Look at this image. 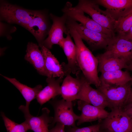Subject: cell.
Instances as JSON below:
<instances>
[{
    "instance_id": "cell-31",
    "label": "cell",
    "mask_w": 132,
    "mask_h": 132,
    "mask_svg": "<svg viewBox=\"0 0 132 132\" xmlns=\"http://www.w3.org/2000/svg\"><path fill=\"white\" fill-rule=\"evenodd\" d=\"M129 102H132V90L129 95L127 103Z\"/></svg>"
},
{
    "instance_id": "cell-24",
    "label": "cell",
    "mask_w": 132,
    "mask_h": 132,
    "mask_svg": "<svg viewBox=\"0 0 132 132\" xmlns=\"http://www.w3.org/2000/svg\"><path fill=\"white\" fill-rule=\"evenodd\" d=\"M132 26V12L115 21L114 25L115 33L117 35L123 36Z\"/></svg>"
},
{
    "instance_id": "cell-17",
    "label": "cell",
    "mask_w": 132,
    "mask_h": 132,
    "mask_svg": "<svg viewBox=\"0 0 132 132\" xmlns=\"http://www.w3.org/2000/svg\"><path fill=\"white\" fill-rule=\"evenodd\" d=\"M98 61V72L101 73L126 68L128 62L106 51L96 56Z\"/></svg>"
},
{
    "instance_id": "cell-6",
    "label": "cell",
    "mask_w": 132,
    "mask_h": 132,
    "mask_svg": "<svg viewBox=\"0 0 132 132\" xmlns=\"http://www.w3.org/2000/svg\"><path fill=\"white\" fill-rule=\"evenodd\" d=\"M129 82L124 85L117 86L101 85L97 89L105 96L111 109L122 108L127 103L132 90Z\"/></svg>"
},
{
    "instance_id": "cell-20",
    "label": "cell",
    "mask_w": 132,
    "mask_h": 132,
    "mask_svg": "<svg viewBox=\"0 0 132 132\" xmlns=\"http://www.w3.org/2000/svg\"><path fill=\"white\" fill-rule=\"evenodd\" d=\"M81 87V81L78 77L75 78L70 74L67 75L61 86V95L63 99L72 102L77 99Z\"/></svg>"
},
{
    "instance_id": "cell-30",
    "label": "cell",
    "mask_w": 132,
    "mask_h": 132,
    "mask_svg": "<svg viewBox=\"0 0 132 132\" xmlns=\"http://www.w3.org/2000/svg\"><path fill=\"white\" fill-rule=\"evenodd\" d=\"M126 68L132 71V59L127 63Z\"/></svg>"
},
{
    "instance_id": "cell-16",
    "label": "cell",
    "mask_w": 132,
    "mask_h": 132,
    "mask_svg": "<svg viewBox=\"0 0 132 132\" xmlns=\"http://www.w3.org/2000/svg\"><path fill=\"white\" fill-rule=\"evenodd\" d=\"M39 47L36 44L28 42L24 59L33 65L39 74L51 77L46 69L44 57Z\"/></svg>"
},
{
    "instance_id": "cell-14",
    "label": "cell",
    "mask_w": 132,
    "mask_h": 132,
    "mask_svg": "<svg viewBox=\"0 0 132 132\" xmlns=\"http://www.w3.org/2000/svg\"><path fill=\"white\" fill-rule=\"evenodd\" d=\"M77 105L78 109L81 112L77 123L78 125L85 122L104 119L109 113L104 109L94 106L81 100H78Z\"/></svg>"
},
{
    "instance_id": "cell-2",
    "label": "cell",
    "mask_w": 132,
    "mask_h": 132,
    "mask_svg": "<svg viewBox=\"0 0 132 132\" xmlns=\"http://www.w3.org/2000/svg\"><path fill=\"white\" fill-rule=\"evenodd\" d=\"M42 11L25 9L5 0L0 2V21L17 24L25 29L33 18Z\"/></svg>"
},
{
    "instance_id": "cell-8",
    "label": "cell",
    "mask_w": 132,
    "mask_h": 132,
    "mask_svg": "<svg viewBox=\"0 0 132 132\" xmlns=\"http://www.w3.org/2000/svg\"><path fill=\"white\" fill-rule=\"evenodd\" d=\"M81 82V87L77 99L86 102L94 106L104 109L110 106L104 95L92 88L81 71L76 74Z\"/></svg>"
},
{
    "instance_id": "cell-27",
    "label": "cell",
    "mask_w": 132,
    "mask_h": 132,
    "mask_svg": "<svg viewBox=\"0 0 132 132\" xmlns=\"http://www.w3.org/2000/svg\"><path fill=\"white\" fill-rule=\"evenodd\" d=\"M65 126L62 123L57 122L55 126L49 130V132H66L65 131Z\"/></svg>"
},
{
    "instance_id": "cell-25",
    "label": "cell",
    "mask_w": 132,
    "mask_h": 132,
    "mask_svg": "<svg viewBox=\"0 0 132 132\" xmlns=\"http://www.w3.org/2000/svg\"><path fill=\"white\" fill-rule=\"evenodd\" d=\"M1 114L7 132H27L30 130L29 126L25 121L21 124H18L8 118L4 112H1Z\"/></svg>"
},
{
    "instance_id": "cell-23",
    "label": "cell",
    "mask_w": 132,
    "mask_h": 132,
    "mask_svg": "<svg viewBox=\"0 0 132 132\" xmlns=\"http://www.w3.org/2000/svg\"><path fill=\"white\" fill-rule=\"evenodd\" d=\"M0 75L12 84L19 91L26 101L25 106L28 107H29L31 101L36 98L38 94L43 88L41 85L32 88L21 83L15 78H10L1 74Z\"/></svg>"
},
{
    "instance_id": "cell-18",
    "label": "cell",
    "mask_w": 132,
    "mask_h": 132,
    "mask_svg": "<svg viewBox=\"0 0 132 132\" xmlns=\"http://www.w3.org/2000/svg\"><path fill=\"white\" fill-rule=\"evenodd\" d=\"M63 81V78L60 77L56 79L53 77H47V85L40 91L36 98L41 105L61 95L60 85Z\"/></svg>"
},
{
    "instance_id": "cell-22",
    "label": "cell",
    "mask_w": 132,
    "mask_h": 132,
    "mask_svg": "<svg viewBox=\"0 0 132 132\" xmlns=\"http://www.w3.org/2000/svg\"><path fill=\"white\" fill-rule=\"evenodd\" d=\"M41 48L45 68L50 77L63 78L65 75L61 64L49 49L44 46Z\"/></svg>"
},
{
    "instance_id": "cell-15",
    "label": "cell",
    "mask_w": 132,
    "mask_h": 132,
    "mask_svg": "<svg viewBox=\"0 0 132 132\" xmlns=\"http://www.w3.org/2000/svg\"><path fill=\"white\" fill-rule=\"evenodd\" d=\"M106 51L128 62L132 59V41L117 35L110 39Z\"/></svg>"
},
{
    "instance_id": "cell-10",
    "label": "cell",
    "mask_w": 132,
    "mask_h": 132,
    "mask_svg": "<svg viewBox=\"0 0 132 132\" xmlns=\"http://www.w3.org/2000/svg\"><path fill=\"white\" fill-rule=\"evenodd\" d=\"M19 109L23 113L25 121L27 123L30 130L34 132H49V127L52 122L54 117L49 115L50 111L46 108L42 110V114L39 116H35L30 113L29 107L21 105Z\"/></svg>"
},
{
    "instance_id": "cell-21",
    "label": "cell",
    "mask_w": 132,
    "mask_h": 132,
    "mask_svg": "<svg viewBox=\"0 0 132 132\" xmlns=\"http://www.w3.org/2000/svg\"><path fill=\"white\" fill-rule=\"evenodd\" d=\"M99 79L101 85L117 86L128 83L132 78L127 71L119 70L101 73Z\"/></svg>"
},
{
    "instance_id": "cell-29",
    "label": "cell",
    "mask_w": 132,
    "mask_h": 132,
    "mask_svg": "<svg viewBox=\"0 0 132 132\" xmlns=\"http://www.w3.org/2000/svg\"><path fill=\"white\" fill-rule=\"evenodd\" d=\"M122 37L127 40L132 41V26L127 33Z\"/></svg>"
},
{
    "instance_id": "cell-3",
    "label": "cell",
    "mask_w": 132,
    "mask_h": 132,
    "mask_svg": "<svg viewBox=\"0 0 132 132\" xmlns=\"http://www.w3.org/2000/svg\"><path fill=\"white\" fill-rule=\"evenodd\" d=\"M66 25L75 29L81 39L87 42L93 51L106 49L112 38L107 35L88 29L67 16Z\"/></svg>"
},
{
    "instance_id": "cell-32",
    "label": "cell",
    "mask_w": 132,
    "mask_h": 132,
    "mask_svg": "<svg viewBox=\"0 0 132 132\" xmlns=\"http://www.w3.org/2000/svg\"><path fill=\"white\" fill-rule=\"evenodd\" d=\"M131 81H132V80Z\"/></svg>"
},
{
    "instance_id": "cell-28",
    "label": "cell",
    "mask_w": 132,
    "mask_h": 132,
    "mask_svg": "<svg viewBox=\"0 0 132 132\" xmlns=\"http://www.w3.org/2000/svg\"><path fill=\"white\" fill-rule=\"evenodd\" d=\"M122 109L127 115L132 119V102L127 103Z\"/></svg>"
},
{
    "instance_id": "cell-19",
    "label": "cell",
    "mask_w": 132,
    "mask_h": 132,
    "mask_svg": "<svg viewBox=\"0 0 132 132\" xmlns=\"http://www.w3.org/2000/svg\"><path fill=\"white\" fill-rule=\"evenodd\" d=\"M62 11L68 17L76 22H79L80 24L88 29L95 31L98 28V23L86 16L81 10L75 7H73L72 4L69 2L66 3Z\"/></svg>"
},
{
    "instance_id": "cell-13",
    "label": "cell",
    "mask_w": 132,
    "mask_h": 132,
    "mask_svg": "<svg viewBox=\"0 0 132 132\" xmlns=\"http://www.w3.org/2000/svg\"><path fill=\"white\" fill-rule=\"evenodd\" d=\"M116 21L132 12V0H96Z\"/></svg>"
},
{
    "instance_id": "cell-26",
    "label": "cell",
    "mask_w": 132,
    "mask_h": 132,
    "mask_svg": "<svg viewBox=\"0 0 132 132\" xmlns=\"http://www.w3.org/2000/svg\"><path fill=\"white\" fill-rule=\"evenodd\" d=\"M66 132H101L100 124L99 123L82 128L68 126Z\"/></svg>"
},
{
    "instance_id": "cell-11",
    "label": "cell",
    "mask_w": 132,
    "mask_h": 132,
    "mask_svg": "<svg viewBox=\"0 0 132 132\" xmlns=\"http://www.w3.org/2000/svg\"><path fill=\"white\" fill-rule=\"evenodd\" d=\"M59 45L63 49L67 60V64L63 62L61 64L65 76L70 74L71 73L76 74L81 71L77 61L76 46L69 32Z\"/></svg>"
},
{
    "instance_id": "cell-1",
    "label": "cell",
    "mask_w": 132,
    "mask_h": 132,
    "mask_svg": "<svg viewBox=\"0 0 132 132\" xmlns=\"http://www.w3.org/2000/svg\"><path fill=\"white\" fill-rule=\"evenodd\" d=\"M67 28L76 46L77 61L81 72L90 85L98 88L101 83L98 76V61L97 57L86 46L76 31L69 27Z\"/></svg>"
},
{
    "instance_id": "cell-7",
    "label": "cell",
    "mask_w": 132,
    "mask_h": 132,
    "mask_svg": "<svg viewBox=\"0 0 132 132\" xmlns=\"http://www.w3.org/2000/svg\"><path fill=\"white\" fill-rule=\"evenodd\" d=\"M103 126L107 132H132V119L122 108H113L104 119Z\"/></svg>"
},
{
    "instance_id": "cell-5",
    "label": "cell",
    "mask_w": 132,
    "mask_h": 132,
    "mask_svg": "<svg viewBox=\"0 0 132 132\" xmlns=\"http://www.w3.org/2000/svg\"><path fill=\"white\" fill-rule=\"evenodd\" d=\"M75 7L89 15L95 21L114 33L115 21L106 10L99 7L95 0H79Z\"/></svg>"
},
{
    "instance_id": "cell-9",
    "label": "cell",
    "mask_w": 132,
    "mask_h": 132,
    "mask_svg": "<svg viewBox=\"0 0 132 132\" xmlns=\"http://www.w3.org/2000/svg\"><path fill=\"white\" fill-rule=\"evenodd\" d=\"M49 16L53 23L43 46L50 50L54 45H59L64 38L63 33L66 35L68 32L66 25L67 16L66 15L63 14L62 16L59 17L51 13Z\"/></svg>"
},
{
    "instance_id": "cell-12",
    "label": "cell",
    "mask_w": 132,
    "mask_h": 132,
    "mask_svg": "<svg viewBox=\"0 0 132 132\" xmlns=\"http://www.w3.org/2000/svg\"><path fill=\"white\" fill-rule=\"evenodd\" d=\"M51 27L47 13L42 10L39 15L33 18L25 29L34 36L39 47H41Z\"/></svg>"
},
{
    "instance_id": "cell-4",
    "label": "cell",
    "mask_w": 132,
    "mask_h": 132,
    "mask_svg": "<svg viewBox=\"0 0 132 132\" xmlns=\"http://www.w3.org/2000/svg\"><path fill=\"white\" fill-rule=\"evenodd\" d=\"M53 107L54 112V119L50 125L53 126L57 122H60L68 126H76L75 122L78 121L79 116L74 112L72 101H66L63 99L55 98L49 101Z\"/></svg>"
}]
</instances>
